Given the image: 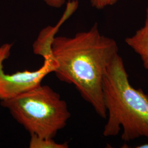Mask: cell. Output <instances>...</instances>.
<instances>
[{"label": "cell", "instance_id": "1", "mask_svg": "<svg viewBox=\"0 0 148 148\" xmlns=\"http://www.w3.org/2000/svg\"><path fill=\"white\" fill-rule=\"evenodd\" d=\"M116 41L101 33L97 23L73 37H54L52 52L60 81L74 85L99 116L106 119L103 83L106 70L119 54Z\"/></svg>", "mask_w": 148, "mask_h": 148}, {"label": "cell", "instance_id": "2", "mask_svg": "<svg viewBox=\"0 0 148 148\" xmlns=\"http://www.w3.org/2000/svg\"><path fill=\"white\" fill-rule=\"evenodd\" d=\"M103 95L108 117L104 137L116 136L122 130L121 139L126 142L148 138V95L131 85L119 54L106 70Z\"/></svg>", "mask_w": 148, "mask_h": 148}, {"label": "cell", "instance_id": "3", "mask_svg": "<svg viewBox=\"0 0 148 148\" xmlns=\"http://www.w3.org/2000/svg\"><path fill=\"white\" fill-rule=\"evenodd\" d=\"M1 104L19 124L40 137L53 138L71 116L65 101L47 85L36 87Z\"/></svg>", "mask_w": 148, "mask_h": 148}, {"label": "cell", "instance_id": "4", "mask_svg": "<svg viewBox=\"0 0 148 148\" xmlns=\"http://www.w3.org/2000/svg\"><path fill=\"white\" fill-rule=\"evenodd\" d=\"M13 45L5 43L0 46V100H8L41 85L43 79L53 73L57 63L54 58L44 59L42 66L35 71L25 70L5 74L3 64L11 55Z\"/></svg>", "mask_w": 148, "mask_h": 148}, {"label": "cell", "instance_id": "5", "mask_svg": "<svg viewBox=\"0 0 148 148\" xmlns=\"http://www.w3.org/2000/svg\"><path fill=\"white\" fill-rule=\"evenodd\" d=\"M70 16H71V13L69 11H66L63 17L56 27H48L41 30L36 40L33 44L34 53L42 56L44 59L53 58L52 43L53 38L58 31L60 25Z\"/></svg>", "mask_w": 148, "mask_h": 148}, {"label": "cell", "instance_id": "6", "mask_svg": "<svg viewBox=\"0 0 148 148\" xmlns=\"http://www.w3.org/2000/svg\"><path fill=\"white\" fill-rule=\"evenodd\" d=\"M125 42L139 55L144 68L148 70V6L144 25L131 36L126 38Z\"/></svg>", "mask_w": 148, "mask_h": 148}, {"label": "cell", "instance_id": "7", "mask_svg": "<svg viewBox=\"0 0 148 148\" xmlns=\"http://www.w3.org/2000/svg\"><path fill=\"white\" fill-rule=\"evenodd\" d=\"M31 138L29 142V148H68V144L56 143L53 138H45L35 134H30Z\"/></svg>", "mask_w": 148, "mask_h": 148}, {"label": "cell", "instance_id": "8", "mask_svg": "<svg viewBox=\"0 0 148 148\" xmlns=\"http://www.w3.org/2000/svg\"><path fill=\"white\" fill-rule=\"evenodd\" d=\"M120 0H90L91 5L97 10H103L116 4Z\"/></svg>", "mask_w": 148, "mask_h": 148}, {"label": "cell", "instance_id": "9", "mask_svg": "<svg viewBox=\"0 0 148 148\" xmlns=\"http://www.w3.org/2000/svg\"><path fill=\"white\" fill-rule=\"evenodd\" d=\"M47 5L54 8H60L65 3L66 0H43Z\"/></svg>", "mask_w": 148, "mask_h": 148}, {"label": "cell", "instance_id": "10", "mask_svg": "<svg viewBox=\"0 0 148 148\" xmlns=\"http://www.w3.org/2000/svg\"><path fill=\"white\" fill-rule=\"evenodd\" d=\"M136 148H148V143L143 144L142 145H138L137 147H136Z\"/></svg>", "mask_w": 148, "mask_h": 148}]
</instances>
